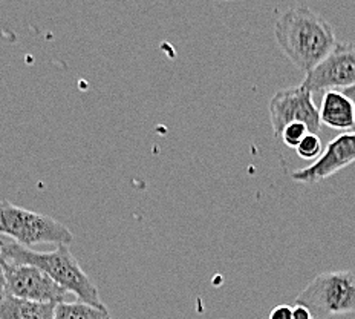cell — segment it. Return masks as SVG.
Listing matches in <instances>:
<instances>
[{"instance_id": "cell-1", "label": "cell", "mask_w": 355, "mask_h": 319, "mask_svg": "<svg viewBox=\"0 0 355 319\" xmlns=\"http://www.w3.org/2000/svg\"><path fill=\"white\" fill-rule=\"evenodd\" d=\"M279 48L303 72L313 71L337 44L329 22L306 5L280 14L275 25Z\"/></svg>"}, {"instance_id": "cell-2", "label": "cell", "mask_w": 355, "mask_h": 319, "mask_svg": "<svg viewBox=\"0 0 355 319\" xmlns=\"http://www.w3.org/2000/svg\"><path fill=\"white\" fill-rule=\"evenodd\" d=\"M2 256L3 261L37 267L63 291L76 295L78 301L98 309H106L100 298L98 288L81 269L69 246H55L51 252H35L14 241H2Z\"/></svg>"}, {"instance_id": "cell-3", "label": "cell", "mask_w": 355, "mask_h": 319, "mask_svg": "<svg viewBox=\"0 0 355 319\" xmlns=\"http://www.w3.org/2000/svg\"><path fill=\"white\" fill-rule=\"evenodd\" d=\"M0 234L28 249L37 244L71 246L73 243V234L63 222L6 199H0Z\"/></svg>"}, {"instance_id": "cell-4", "label": "cell", "mask_w": 355, "mask_h": 319, "mask_svg": "<svg viewBox=\"0 0 355 319\" xmlns=\"http://www.w3.org/2000/svg\"><path fill=\"white\" fill-rule=\"evenodd\" d=\"M295 304L320 319L355 313V269L319 273L297 295Z\"/></svg>"}, {"instance_id": "cell-5", "label": "cell", "mask_w": 355, "mask_h": 319, "mask_svg": "<svg viewBox=\"0 0 355 319\" xmlns=\"http://www.w3.org/2000/svg\"><path fill=\"white\" fill-rule=\"evenodd\" d=\"M268 111L275 137L282 136V131L291 123H303L315 136L322 131L323 124L319 108L313 100V92L303 86L280 89L270 99Z\"/></svg>"}, {"instance_id": "cell-6", "label": "cell", "mask_w": 355, "mask_h": 319, "mask_svg": "<svg viewBox=\"0 0 355 319\" xmlns=\"http://www.w3.org/2000/svg\"><path fill=\"white\" fill-rule=\"evenodd\" d=\"M355 85V42H342L309 71L302 85L309 92L336 91Z\"/></svg>"}, {"instance_id": "cell-7", "label": "cell", "mask_w": 355, "mask_h": 319, "mask_svg": "<svg viewBox=\"0 0 355 319\" xmlns=\"http://www.w3.org/2000/svg\"><path fill=\"white\" fill-rule=\"evenodd\" d=\"M2 267L5 273L6 295L14 296V298L58 304L63 302L64 296L68 295V292L55 284L46 273L34 265L3 261Z\"/></svg>"}, {"instance_id": "cell-8", "label": "cell", "mask_w": 355, "mask_h": 319, "mask_svg": "<svg viewBox=\"0 0 355 319\" xmlns=\"http://www.w3.org/2000/svg\"><path fill=\"white\" fill-rule=\"evenodd\" d=\"M352 163H355V131L343 132L329 142L327 149L313 165L295 170L293 180L302 184L327 180Z\"/></svg>"}, {"instance_id": "cell-9", "label": "cell", "mask_w": 355, "mask_h": 319, "mask_svg": "<svg viewBox=\"0 0 355 319\" xmlns=\"http://www.w3.org/2000/svg\"><path fill=\"white\" fill-rule=\"evenodd\" d=\"M320 122L331 129L346 131L355 126V108L343 91H327L323 95L320 108Z\"/></svg>"}, {"instance_id": "cell-10", "label": "cell", "mask_w": 355, "mask_h": 319, "mask_svg": "<svg viewBox=\"0 0 355 319\" xmlns=\"http://www.w3.org/2000/svg\"><path fill=\"white\" fill-rule=\"evenodd\" d=\"M55 304L34 302L5 295L0 300V319H54Z\"/></svg>"}, {"instance_id": "cell-11", "label": "cell", "mask_w": 355, "mask_h": 319, "mask_svg": "<svg viewBox=\"0 0 355 319\" xmlns=\"http://www.w3.org/2000/svg\"><path fill=\"white\" fill-rule=\"evenodd\" d=\"M54 319H112L107 309L94 307L91 304L76 302H58L55 304Z\"/></svg>"}, {"instance_id": "cell-12", "label": "cell", "mask_w": 355, "mask_h": 319, "mask_svg": "<svg viewBox=\"0 0 355 319\" xmlns=\"http://www.w3.org/2000/svg\"><path fill=\"white\" fill-rule=\"evenodd\" d=\"M295 151H297L299 157L303 160H317L323 154L322 140L315 133H308Z\"/></svg>"}, {"instance_id": "cell-13", "label": "cell", "mask_w": 355, "mask_h": 319, "mask_svg": "<svg viewBox=\"0 0 355 319\" xmlns=\"http://www.w3.org/2000/svg\"><path fill=\"white\" fill-rule=\"evenodd\" d=\"M308 133L311 132L303 123H291L282 131V136L280 137H282V142L288 147H291V149H297V146L302 143V140L305 138Z\"/></svg>"}, {"instance_id": "cell-14", "label": "cell", "mask_w": 355, "mask_h": 319, "mask_svg": "<svg viewBox=\"0 0 355 319\" xmlns=\"http://www.w3.org/2000/svg\"><path fill=\"white\" fill-rule=\"evenodd\" d=\"M293 307L288 304H280L271 310L270 319H293Z\"/></svg>"}, {"instance_id": "cell-15", "label": "cell", "mask_w": 355, "mask_h": 319, "mask_svg": "<svg viewBox=\"0 0 355 319\" xmlns=\"http://www.w3.org/2000/svg\"><path fill=\"white\" fill-rule=\"evenodd\" d=\"M293 319H314V315L311 313L306 307L295 304V307L293 310Z\"/></svg>"}, {"instance_id": "cell-16", "label": "cell", "mask_w": 355, "mask_h": 319, "mask_svg": "<svg viewBox=\"0 0 355 319\" xmlns=\"http://www.w3.org/2000/svg\"><path fill=\"white\" fill-rule=\"evenodd\" d=\"M5 295H6V291H5V273H3L2 263H0V300H2Z\"/></svg>"}, {"instance_id": "cell-17", "label": "cell", "mask_w": 355, "mask_h": 319, "mask_svg": "<svg viewBox=\"0 0 355 319\" xmlns=\"http://www.w3.org/2000/svg\"><path fill=\"white\" fill-rule=\"evenodd\" d=\"M343 94L347 95V97H349V100L354 103V108H355V85L351 86V88L343 89Z\"/></svg>"}, {"instance_id": "cell-18", "label": "cell", "mask_w": 355, "mask_h": 319, "mask_svg": "<svg viewBox=\"0 0 355 319\" xmlns=\"http://www.w3.org/2000/svg\"><path fill=\"white\" fill-rule=\"evenodd\" d=\"M0 263H3V256H2V240H0Z\"/></svg>"}]
</instances>
